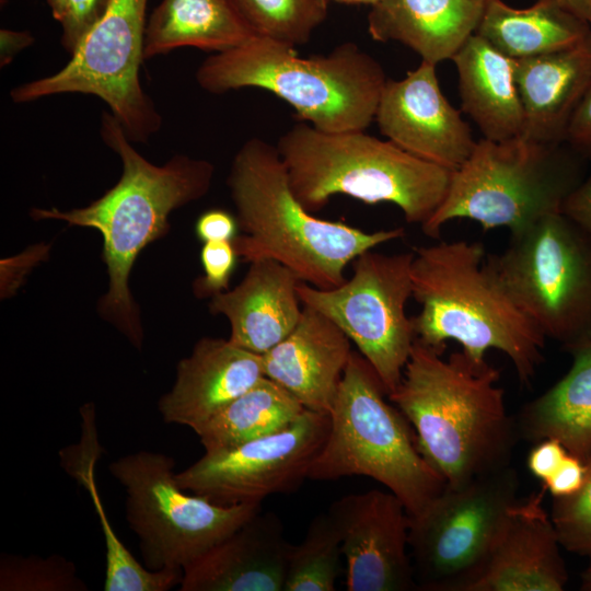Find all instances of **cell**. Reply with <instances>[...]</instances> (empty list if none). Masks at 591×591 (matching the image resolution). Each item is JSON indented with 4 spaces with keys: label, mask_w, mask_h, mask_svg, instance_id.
<instances>
[{
    "label": "cell",
    "mask_w": 591,
    "mask_h": 591,
    "mask_svg": "<svg viewBox=\"0 0 591 591\" xmlns=\"http://www.w3.org/2000/svg\"><path fill=\"white\" fill-rule=\"evenodd\" d=\"M499 378L486 360L474 361L462 350L444 359L415 339L402 381L387 395L448 486L511 465L519 437Z\"/></svg>",
    "instance_id": "obj_1"
},
{
    "label": "cell",
    "mask_w": 591,
    "mask_h": 591,
    "mask_svg": "<svg viewBox=\"0 0 591 591\" xmlns=\"http://www.w3.org/2000/svg\"><path fill=\"white\" fill-rule=\"evenodd\" d=\"M100 135L121 160L123 174L117 184L86 207L69 211L33 208L31 216L101 232L109 278L101 310L139 348L142 331L128 285L132 265L141 250L167 230L173 210L209 192L215 166L185 154H175L163 165L151 163L131 144L111 112L102 113Z\"/></svg>",
    "instance_id": "obj_2"
},
{
    "label": "cell",
    "mask_w": 591,
    "mask_h": 591,
    "mask_svg": "<svg viewBox=\"0 0 591 591\" xmlns=\"http://www.w3.org/2000/svg\"><path fill=\"white\" fill-rule=\"evenodd\" d=\"M227 185L242 232L232 242L239 258L276 260L318 289L340 286L359 255L405 235L403 228L367 232L315 217L294 196L276 146L257 137L234 154Z\"/></svg>",
    "instance_id": "obj_3"
},
{
    "label": "cell",
    "mask_w": 591,
    "mask_h": 591,
    "mask_svg": "<svg viewBox=\"0 0 591 591\" xmlns=\"http://www.w3.org/2000/svg\"><path fill=\"white\" fill-rule=\"evenodd\" d=\"M412 317L416 340L441 354L454 340L472 360L503 352L522 384L543 361L545 337L518 306L487 263L482 242H439L414 250Z\"/></svg>",
    "instance_id": "obj_4"
},
{
    "label": "cell",
    "mask_w": 591,
    "mask_h": 591,
    "mask_svg": "<svg viewBox=\"0 0 591 591\" xmlns=\"http://www.w3.org/2000/svg\"><path fill=\"white\" fill-rule=\"evenodd\" d=\"M294 48L254 36L239 47L207 57L197 68L196 82L211 94L245 88L266 90L323 131L366 130L374 120L387 81L380 62L355 43L310 57L300 56Z\"/></svg>",
    "instance_id": "obj_5"
},
{
    "label": "cell",
    "mask_w": 591,
    "mask_h": 591,
    "mask_svg": "<svg viewBox=\"0 0 591 591\" xmlns=\"http://www.w3.org/2000/svg\"><path fill=\"white\" fill-rule=\"evenodd\" d=\"M276 148L294 196L311 212L345 195L393 204L406 222L421 227L442 204L453 172L364 130L327 132L300 123Z\"/></svg>",
    "instance_id": "obj_6"
},
{
    "label": "cell",
    "mask_w": 591,
    "mask_h": 591,
    "mask_svg": "<svg viewBox=\"0 0 591 591\" xmlns=\"http://www.w3.org/2000/svg\"><path fill=\"white\" fill-rule=\"evenodd\" d=\"M385 396L373 368L352 351L328 414L327 438L309 479L371 477L396 495L414 517L447 484L420 453L406 417Z\"/></svg>",
    "instance_id": "obj_7"
},
{
    "label": "cell",
    "mask_w": 591,
    "mask_h": 591,
    "mask_svg": "<svg viewBox=\"0 0 591 591\" xmlns=\"http://www.w3.org/2000/svg\"><path fill=\"white\" fill-rule=\"evenodd\" d=\"M565 144L523 136L476 141L468 159L452 172L447 195L422 232L438 239L447 222L470 219L484 231L508 228L515 233L561 211L582 181L581 157Z\"/></svg>",
    "instance_id": "obj_8"
},
{
    "label": "cell",
    "mask_w": 591,
    "mask_h": 591,
    "mask_svg": "<svg viewBox=\"0 0 591 591\" xmlns=\"http://www.w3.org/2000/svg\"><path fill=\"white\" fill-rule=\"evenodd\" d=\"M487 263L545 338L591 340V237L561 211L511 233Z\"/></svg>",
    "instance_id": "obj_9"
},
{
    "label": "cell",
    "mask_w": 591,
    "mask_h": 591,
    "mask_svg": "<svg viewBox=\"0 0 591 591\" xmlns=\"http://www.w3.org/2000/svg\"><path fill=\"white\" fill-rule=\"evenodd\" d=\"M108 472L124 488L126 520L150 570H184L262 510V505H217L183 489L174 459L162 452L121 455Z\"/></svg>",
    "instance_id": "obj_10"
},
{
    "label": "cell",
    "mask_w": 591,
    "mask_h": 591,
    "mask_svg": "<svg viewBox=\"0 0 591 591\" xmlns=\"http://www.w3.org/2000/svg\"><path fill=\"white\" fill-rule=\"evenodd\" d=\"M508 465L444 489L409 517L408 546L417 590L467 591L480 575L519 500Z\"/></svg>",
    "instance_id": "obj_11"
},
{
    "label": "cell",
    "mask_w": 591,
    "mask_h": 591,
    "mask_svg": "<svg viewBox=\"0 0 591 591\" xmlns=\"http://www.w3.org/2000/svg\"><path fill=\"white\" fill-rule=\"evenodd\" d=\"M148 0H112L69 61L57 72L13 88L24 104L69 93L101 99L132 142H144L162 127V116L141 86Z\"/></svg>",
    "instance_id": "obj_12"
},
{
    "label": "cell",
    "mask_w": 591,
    "mask_h": 591,
    "mask_svg": "<svg viewBox=\"0 0 591 591\" xmlns=\"http://www.w3.org/2000/svg\"><path fill=\"white\" fill-rule=\"evenodd\" d=\"M369 250L352 262V275L332 289L300 281L303 305L331 318L355 343L387 395L402 381L416 336L406 303L413 297L414 251L386 255Z\"/></svg>",
    "instance_id": "obj_13"
},
{
    "label": "cell",
    "mask_w": 591,
    "mask_h": 591,
    "mask_svg": "<svg viewBox=\"0 0 591 591\" xmlns=\"http://www.w3.org/2000/svg\"><path fill=\"white\" fill-rule=\"evenodd\" d=\"M328 431V415L305 409L278 432L205 452L176 478L183 489L217 505H262L266 497L293 493L309 479Z\"/></svg>",
    "instance_id": "obj_14"
},
{
    "label": "cell",
    "mask_w": 591,
    "mask_h": 591,
    "mask_svg": "<svg viewBox=\"0 0 591 591\" xmlns=\"http://www.w3.org/2000/svg\"><path fill=\"white\" fill-rule=\"evenodd\" d=\"M341 538L348 591L417 590L408 553L409 517L390 490L344 496L328 510Z\"/></svg>",
    "instance_id": "obj_15"
},
{
    "label": "cell",
    "mask_w": 591,
    "mask_h": 591,
    "mask_svg": "<svg viewBox=\"0 0 591 591\" xmlns=\"http://www.w3.org/2000/svg\"><path fill=\"white\" fill-rule=\"evenodd\" d=\"M437 65L421 61L401 80H387L375 112L381 134L404 151L457 170L476 141L468 124L443 95Z\"/></svg>",
    "instance_id": "obj_16"
},
{
    "label": "cell",
    "mask_w": 591,
    "mask_h": 591,
    "mask_svg": "<svg viewBox=\"0 0 591 591\" xmlns=\"http://www.w3.org/2000/svg\"><path fill=\"white\" fill-rule=\"evenodd\" d=\"M546 487L518 500L480 575L467 591H561L568 572L551 514Z\"/></svg>",
    "instance_id": "obj_17"
},
{
    "label": "cell",
    "mask_w": 591,
    "mask_h": 591,
    "mask_svg": "<svg viewBox=\"0 0 591 591\" xmlns=\"http://www.w3.org/2000/svg\"><path fill=\"white\" fill-rule=\"evenodd\" d=\"M292 544L277 514L251 517L186 566L181 591H283Z\"/></svg>",
    "instance_id": "obj_18"
},
{
    "label": "cell",
    "mask_w": 591,
    "mask_h": 591,
    "mask_svg": "<svg viewBox=\"0 0 591 591\" xmlns=\"http://www.w3.org/2000/svg\"><path fill=\"white\" fill-rule=\"evenodd\" d=\"M264 376L260 355L229 339L205 337L178 362L158 409L164 422L195 431Z\"/></svg>",
    "instance_id": "obj_19"
},
{
    "label": "cell",
    "mask_w": 591,
    "mask_h": 591,
    "mask_svg": "<svg viewBox=\"0 0 591 591\" xmlns=\"http://www.w3.org/2000/svg\"><path fill=\"white\" fill-rule=\"evenodd\" d=\"M351 352L350 339L331 318L302 304L293 329L260 356L266 378L306 409L328 415Z\"/></svg>",
    "instance_id": "obj_20"
},
{
    "label": "cell",
    "mask_w": 591,
    "mask_h": 591,
    "mask_svg": "<svg viewBox=\"0 0 591 591\" xmlns=\"http://www.w3.org/2000/svg\"><path fill=\"white\" fill-rule=\"evenodd\" d=\"M299 282L282 264L271 259L256 260L250 263L236 287L211 297L209 310L227 317L231 343L264 355L280 343L300 318Z\"/></svg>",
    "instance_id": "obj_21"
},
{
    "label": "cell",
    "mask_w": 591,
    "mask_h": 591,
    "mask_svg": "<svg viewBox=\"0 0 591 591\" xmlns=\"http://www.w3.org/2000/svg\"><path fill=\"white\" fill-rule=\"evenodd\" d=\"M514 77L524 116L521 136L565 143L571 117L591 84V35L560 51L514 59Z\"/></svg>",
    "instance_id": "obj_22"
},
{
    "label": "cell",
    "mask_w": 591,
    "mask_h": 591,
    "mask_svg": "<svg viewBox=\"0 0 591 591\" xmlns=\"http://www.w3.org/2000/svg\"><path fill=\"white\" fill-rule=\"evenodd\" d=\"M489 0H379L368 14L376 42H397L421 61L448 60L476 33Z\"/></svg>",
    "instance_id": "obj_23"
},
{
    "label": "cell",
    "mask_w": 591,
    "mask_h": 591,
    "mask_svg": "<svg viewBox=\"0 0 591 591\" xmlns=\"http://www.w3.org/2000/svg\"><path fill=\"white\" fill-rule=\"evenodd\" d=\"M459 74L462 111L483 138L502 141L523 132L524 116L514 77V59L472 35L451 58Z\"/></svg>",
    "instance_id": "obj_24"
},
{
    "label": "cell",
    "mask_w": 591,
    "mask_h": 591,
    "mask_svg": "<svg viewBox=\"0 0 591 591\" xmlns=\"http://www.w3.org/2000/svg\"><path fill=\"white\" fill-rule=\"evenodd\" d=\"M565 350L572 357L570 370L525 404L514 421L519 438L535 443L555 439L587 462L591 457V340Z\"/></svg>",
    "instance_id": "obj_25"
},
{
    "label": "cell",
    "mask_w": 591,
    "mask_h": 591,
    "mask_svg": "<svg viewBox=\"0 0 591 591\" xmlns=\"http://www.w3.org/2000/svg\"><path fill=\"white\" fill-rule=\"evenodd\" d=\"M254 36L231 0H161L147 21L144 59L183 47L222 53Z\"/></svg>",
    "instance_id": "obj_26"
},
{
    "label": "cell",
    "mask_w": 591,
    "mask_h": 591,
    "mask_svg": "<svg viewBox=\"0 0 591 591\" xmlns=\"http://www.w3.org/2000/svg\"><path fill=\"white\" fill-rule=\"evenodd\" d=\"M475 34L521 59L573 47L591 35V27L557 0H536L524 9L489 0Z\"/></svg>",
    "instance_id": "obj_27"
},
{
    "label": "cell",
    "mask_w": 591,
    "mask_h": 591,
    "mask_svg": "<svg viewBox=\"0 0 591 591\" xmlns=\"http://www.w3.org/2000/svg\"><path fill=\"white\" fill-rule=\"evenodd\" d=\"M94 421L82 424L80 442L60 451L61 466L85 487L94 503L105 541V591H167L179 587L183 570H150L140 564L118 538L97 491L94 468L102 456Z\"/></svg>",
    "instance_id": "obj_28"
},
{
    "label": "cell",
    "mask_w": 591,
    "mask_h": 591,
    "mask_svg": "<svg viewBox=\"0 0 591 591\" xmlns=\"http://www.w3.org/2000/svg\"><path fill=\"white\" fill-rule=\"evenodd\" d=\"M306 408L286 389L264 376L194 432L205 452H219L278 432Z\"/></svg>",
    "instance_id": "obj_29"
},
{
    "label": "cell",
    "mask_w": 591,
    "mask_h": 591,
    "mask_svg": "<svg viewBox=\"0 0 591 591\" xmlns=\"http://www.w3.org/2000/svg\"><path fill=\"white\" fill-rule=\"evenodd\" d=\"M340 534L327 513L316 515L290 551L283 591H334L341 573Z\"/></svg>",
    "instance_id": "obj_30"
},
{
    "label": "cell",
    "mask_w": 591,
    "mask_h": 591,
    "mask_svg": "<svg viewBox=\"0 0 591 591\" xmlns=\"http://www.w3.org/2000/svg\"><path fill=\"white\" fill-rule=\"evenodd\" d=\"M231 1L256 36L292 46L308 43L328 11V0Z\"/></svg>",
    "instance_id": "obj_31"
},
{
    "label": "cell",
    "mask_w": 591,
    "mask_h": 591,
    "mask_svg": "<svg viewBox=\"0 0 591 591\" xmlns=\"http://www.w3.org/2000/svg\"><path fill=\"white\" fill-rule=\"evenodd\" d=\"M73 561L53 554L0 556V591H88Z\"/></svg>",
    "instance_id": "obj_32"
},
{
    "label": "cell",
    "mask_w": 591,
    "mask_h": 591,
    "mask_svg": "<svg viewBox=\"0 0 591 591\" xmlns=\"http://www.w3.org/2000/svg\"><path fill=\"white\" fill-rule=\"evenodd\" d=\"M586 463L581 488L566 497H553L551 518L561 547L591 556V457Z\"/></svg>",
    "instance_id": "obj_33"
},
{
    "label": "cell",
    "mask_w": 591,
    "mask_h": 591,
    "mask_svg": "<svg viewBox=\"0 0 591 591\" xmlns=\"http://www.w3.org/2000/svg\"><path fill=\"white\" fill-rule=\"evenodd\" d=\"M239 256L230 241L205 242L200 250L204 275L196 279L194 291L197 297H212L229 288Z\"/></svg>",
    "instance_id": "obj_34"
},
{
    "label": "cell",
    "mask_w": 591,
    "mask_h": 591,
    "mask_svg": "<svg viewBox=\"0 0 591 591\" xmlns=\"http://www.w3.org/2000/svg\"><path fill=\"white\" fill-rule=\"evenodd\" d=\"M112 0H68L61 25V45L72 55L88 32L95 25Z\"/></svg>",
    "instance_id": "obj_35"
},
{
    "label": "cell",
    "mask_w": 591,
    "mask_h": 591,
    "mask_svg": "<svg viewBox=\"0 0 591 591\" xmlns=\"http://www.w3.org/2000/svg\"><path fill=\"white\" fill-rule=\"evenodd\" d=\"M236 216L225 209L212 208L202 212L195 224V232L201 242L230 241L239 234Z\"/></svg>",
    "instance_id": "obj_36"
},
{
    "label": "cell",
    "mask_w": 591,
    "mask_h": 591,
    "mask_svg": "<svg viewBox=\"0 0 591 591\" xmlns=\"http://www.w3.org/2000/svg\"><path fill=\"white\" fill-rule=\"evenodd\" d=\"M565 143L581 158L591 159V84L571 117Z\"/></svg>",
    "instance_id": "obj_37"
},
{
    "label": "cell",
    "mask_w": 591,
    "mask_h": 591,
    "mask_svg": "<svg viewBox=\"0 0 591 591\" xmlns=\"http://www.w3.org/2000/svg\"><path fill=\"white\" fill-rule=\"evenodd\" d=\"M586 476V463L567 453L557 471L543 485L553 497H566L578 491Z\"/></svg>",
    "instance_id": "obj_38"
},
{
    "label": "cell",
    "mask_w": 591,
    "mask_h": 591,
    "mask_svg": "<svg viewBox=\"0 0 591 591\" xmlns=\"http://www.w3.org/2000/svg\"><path fill=\"white\" fill-rule=\"evenodd\" d=\"M567 453L559 441L555 439L542 440L531 450L528 467L534 476L545 482L557 471Z\"/></svg>",
    "instance_id": "obj_39"
},
{
    "label": "cell",
    "mask_w": 591,
    "mask_h": 591,
    "mask_svg": "<svg viewBox=\"0 0 591 591\" xmlns=\"http://www.w3.org/2000/svg\"><path fill=\"white\" fill-rule=\"evenodd\" d=\"M561 212L591 237V175L566 197Z\"/></svg>",
    "instance_id": "obj_40"
},
{
    "label": "cell",
    "mask_w": 591,
    "mask_h": 591,
    "mask_svg": "<svg viewBox=\"0 0 591 591\" xmlns=\"http://www.w3.org/2000/svg\"><path fill=\"white\" fill-rule=\"evenodd\" d=\"M35 37L28 31L0 30V67H7L24 49L32 46Z\"/></svg>",
    "instance_id": "obj_41"
},
{
    "label": "cell",
    "mask_w": 591,
    "mask_h": 591,
    "mask_svg": "<svg viewBox=\"0 0 591 591\" xmlns=\"http://www.w3.org/2000/svg\"><path fill=\"white\" fill-rule=\"evenodd\" d=\"M568 11L587 22L591 27V0H557Z\"/></svg>",
    "instance_id": "obj_42"
},
{
    "label": "cell",
    "mask_w": 591,
    "mask_h": 591,
    "mask_svg": "<svg viewBox=\"0 0 591 591\" xmlns=\"http://www.w3.org/2000/svg\"><path fill=\"white\" fill-rule=\"evenodd\" d=\"M53 18L61 23L66 16L68 0H46Z\"/></svg>",
    "instance_id": "obj_43"
},
{
    "label": "cell",
    "mask_w": 591,
    "mask_h": 591,
    "mask_svg": "<svg viewBox=\"0 0 591 591\" xmlns=\"http://www.w3.org/2000/svg\"><path fill=\"white\" fill-rule=\"evenodd\" d=\"M580 590L591 591V556L590 561L583 572L581 573V584Z\"/></svg>",
    "instance_id": "obj_44"
},
{
    "label": "cell",
    "mask_w": 591,
    "mask_h": 591,
    "mask_svg": "<svg viewBox=\"0 0 591 591\" xmlns=\"http://www.w3.org/2000/svg\"><path fill=\"white\" fill-rule=\"evenodd\" d=\"M344 4H370L373 5L379 0H333Z\"/></svg>",
    "instance_id": "obj_45"
}]
</instances>
